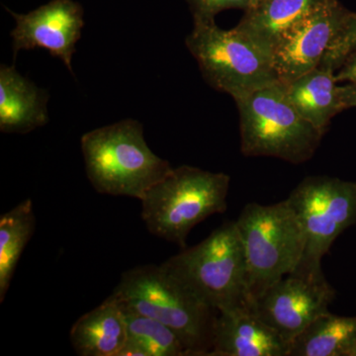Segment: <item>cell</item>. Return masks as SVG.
I'll return each mask as SVG.
<instances>
[{
	"mask_svg": "<svg viewBox=\"0 0 356 356\" xmlns=\"http://www.w3.org/2000/svg\"><path fill=\"white\" fill-rule=\"evenodd\" d=\"M81 145L88 180L105 195L140 200L173 168L149 149L142 124L134 119L89 131Z\"/></svg>",
	"mask_w": 356,
	"mask_h": 356,
	"instance_id": "1",
	"label": "cell"
},
{
	"mask_svg": "<svg viewBox=\"0 0 356 356\" xmlns=\"http://www.w3.org/2000/svg\"><path fill=\"white\" fill-rule=\"evenodd\" d=\"M112 294L123 305L172 330L189 356H209L217 311L194 296L163 264L129 269Z\"/></svg>",
	"mask_w": 356,
	"mask_h": 356,
	"instance_id": "2",
	"label": "cell"
},
{
	"mask_svg": "<svg viewBox=\"0 0 356 356\" xmlns=\"http://www.w3.org/2000/svg\"><path fill=\"white\" fill-rule=\"evenodd\" d=\"M231 177L195 166L172 168L140 198L143 221L152 235L186 247L194 227L226 212Z\"/></svg>",
	"mask_w": 356,
	"mask_h": 356,
	"instance_id": "3",
	"label": "cell"
},
{
	"mask_svg": "<svg viewBox=\"0 0 356 356\" xmlns=\"http://www.w3.org/2000/svg\"><path fill=\"white\" fill-rule=\"evenodd\" d=\"M235 221L245 252L248 306L296 270L305 250V235L287 199L271 205L248 203Z\"/></svg>",
	"mask_w": 356,
	"mask_h": 356,
	"instance_id": "4",
	"label": "cell"
},
{
	"mask_svg": "<svg viewBox=\"0 0 356 356\" xmlns=\"http://www.w3.org/2000/svg\"><path fill=\"white\" fill-rule=\"evenodd\" d=\"M240 114L241 151L287 163L310 161L325 133L298 113L277 81L235 99Z\"/></svg>",
	"mask_w": 356,
	"mask_h": 356,
	"instance_id": "5",
	"label": "cell"
},
{
	"mask_svg": "<svg viewBox=\"0 0 356 356\" xmlns=\"http://www.w3.org/2000/svg\"><path fill=\"white\" fill-rule=\"evenodd\" d=\"M186 289L215 311L245 305V259L236 221L163 264Z\"/></svg>",
	"mask_w": 356,
	"mask_h": 356,
	"instance_id": "6",
	"label": "cell"
},
{
	"mask_svg": "<svg viewBox=\"0 0 356 356\" xmlns=\"http://www.w3.org/2000/svg\"><path fill=\"white\" fill-rule=\"evenodd\" d=\"M185 44L206 83L234 100L280 81L273 54L236 27L224 30L215 20L194 21Z\"/></svg>",
	"mask_w": 356,
	"mask_h": 356,
	"instance_id": "7",
	"label": "cell"
},
{
	"mask_svg": "<svg viewBox=\"0 0 356 356\" xmlns=\"http://www.w3.org/2000/svg\"><path fill=\"white\" fill-rule=\"evenodd\" d=\"M298 216L305 250L294 273L321 274L322 261L337 236L356 222V182L308 177L287 198Z\"/></svg>",
	"mask_w": 356,
	"mask_h": 356,
	"instance_id": "8",
	"label": "cell"
},
{
	"mask_svg": "<svg viewBox=\"0 0 356 356\" xmlns=\"http://www.w3.org/2000/svg\"><path fill=\"white\" fill-rule=\"evenodd\" d=\"M336 291L324 273H293L276 281L248 307L291 344L318 317L329 312Z\"/></svg>",
	"mask_w": 356,
	"mask_h": 356,
	"instance_id": "9",
	"label": "cell"
},
{
	"mask_svg": "<svg viewBox=\"0 0 356 356\" xmlns=\"http://www.w3.org/2000/svg\"><path fill=\"white\" fill-rule=\"evenodd\" d=\"M353 14L334 0L290 30L273 50L278 81L291 83L318 67Z\"/></svg>",
	"mask_w": 356,
	"mask_h": 356,
	"instance_id": "10",
	"label": "cell"
},
{
	"mask_svg": "<svg viewBox=\"0 0 356 356\" xmlns=\"http://www.w3.org/2000/svg\"><path fill=\"white\" fill-rule=\"evenodd\" d=\"M14 57L18 51L41 48L60 58L72 72V60L84 26L83 9L72 0H53L28 14L13 13Z\"/></svg>",
	"mask_w": 356,
	"mask_h": 356,
	"instance_id": "11",
	"label": "cell"
},
{
	"mask_svg": "<svg viewBox=\"0 0 356 356\" xmlns=\"http://www.w3.org/2000/svg\"><path fill=\"white\" fill-rule=\"evenodd\" d=\"M290 343L248 306L217 312L209 356H289Z\"/></svg>",
	"mask_w": 356,
	"mask_h": 356,
	"instance_id": "12",
	"label": "cell"
},
{
	"mask_svg": "<svg viewBox=\"0 0 356 356\" xmlns=\"http://www.w3.org/2000/svg\"><path fill=\"white\" fill-rule=\"evenodd\" d=\"M48 95L14 65L0 67V131L26 134L49 121Z\"/></svg>",
	"mask_w": 356,
	"mask_h": 356,
	"instance_id": "13",
	"label": "cell"
},
{
	"mask_svg": "<svg viewBox=\"0 0 356 356\" xmlns=\"http://www.w3.org/2000/svg\"><path fill=\"white\" fill-rule=\"evenodd\" d=\"M70 343L81 356H120L127 341L125 315L113 294L72 325Z\"/></svg>",
	"mask_w": 356,
	"mask_h": 356,
	"instance_id": "14",
	"label": "cell"
},
{
	"mask_svg": "<svg viewBox=\"0 0 356 356\" xmlns=\"http://www.w3.org/2000/svg\"><path fill=\"white\" fill-rule=\"evenodd\" d=\"M334 0H266L245 11L236 26L273 54L274 47L295 26Z\"/></svg>",
	"mask_w": 356,
	"mask_h": 356,
	"instance_id": "15",
	"label": "cell"
},
{
	"mask_svg": "<svg viewBox=\"0 0 356 356\" xmlns=\"http://www.w3.org/2000/svg\"><path fill=\"white\" fill-rule=\"evenodd\" d=\"M283 84L294 108L323 133L327 132L332 118L346 110L334 70L327 65H320L291 83Z\"/></svg>",
	"mask_w": 356,
	"mask_h": 356,
	"instance_id": "16",
	"label": "cell"
},
{
	"mask_svg": "<svg viewBox=\"0 0 356 356\" xmlns=\"http://www.w3.org/2000/svg\"><path fill=\"white\" fill-rule=\"evenodd\" d=\"M289 356H356V316L323 314L293 339Z\"/></svg>",
	"mask_w": 356,
	"mask_h": 356,
	"instance_id": "17",
	"label": "cell"
},
{
	"mask_svg": "<svg viewBox=\"0 0 356 356\" xmlns=\"http://www.w3.org/2000/svg\"><path fill=\"white\" fill-rule=\"evenodd\" d=\"M36 229L31 199L0 216V303L6 299L23 250Z\"/></svg>",
	"mask_w": 356,
	"mask_h": 356,
	"instance_id": "18",
	"label": "cell"
},
{
	"mask_svg": "<svg viewBox=\"0 0 356 356\" xmlns=\"http://www.w3.org/2000/svg\"><path fill=\"white\" fill-rule=\"evenodd\" d=\"M120 305L127 325V341L120 356H189L181 339L170 327Z\"/></svg>",
	"mask_w": 356,
	"mask_h": 356,
	"instance_id": "19",
	"label": "cell"
},
{
	"mask_svg": "<svg viewBox=\"0 0 356 356\" xmlns=\"http://www.w3.org/2000/svg\"><path fill=\"white\" fill-rule=\"evenodd\" d=\"M356 46V13L353 14L348 24L344 28L336 41L332 44L323 58L321 65L332 67L334 72L339 69L346 54Z\"/></svg>",
	"mask_w": 356,
	"mask_h": 356,
	"instance_id": "20",
	"label": "cell"
},
{
	"mask_svg": "<svg viewBox=\"0 0 356 356\" xmlns=\"http://www.w3.org/2000/svg\"><path fill=\"white\" fill-rule=\"evenodd\" d=\"M194 21L214 20L215 16L227 9L248 10L250 0H188Z\"/></svg>",
	"mask_w": 356,
	"mask_h": 356,
	"instance_id": "21",
	"label": "cell"
},
{
	"mask_svg": "<svg viewBox=\"0 0 356 356\" xmlns=\"http://www.w3.org/2000/svg\"><path fill=\"white\" fill-rule=\"evenodd\" d=\"M334 79L337 83H348L356 86V46L346 54L339 69L334 72Z\"/></svg>",
	"mask_w": 356,
	"mask_h": 356,
	"instance_id": "22",
	"label": "cell"
},
{
	"mask_svg": "<svg viewBox=\"0 0 356 356\" xmlns=\"http://www.w3.org/2000/svg\"><path fill=\"white\" fill-rule=\"evenodd\" d=\"M341 97L346 109L356 107V86L348 83L341 86Z\"/></svg>",
	"mask_w": 356,
	"mask_h": 356,
	"instance_id": "23",
	"label": "cell"
},
{
	"mask_svg": "<svg viewBox=\"0 0 356 356\" xmlns=\"http://www.w3.org/2000/svg\"><path fill=\"white\" fill-rule=\"evenodd\" d=\"M266 1V0H250V8H252V7H254L257 6H259V4L262 3V2ZM248 8V9H250Z\"/></svg>",
	"mask_w": 356,
	"mask_h": 356,
	"instance_id": "24",
	"label": "cell"
}]
</instances>
